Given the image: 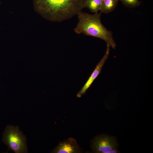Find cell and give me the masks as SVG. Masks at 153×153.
<instances>
[{
  "label": "cell",
  "instance_id": "52a82bcc",
  "mask_svg": "<svg viewBox=\"0 0 153 153\" xmlns=\"http://www.w3.org/2000/svg\"><path fill=\"white\" fill-rule=\"evenodd\" d=\"M119 0H103L100 11L101 13L108 14L116 8Z\"/></svg>",
  "mask_w": 153,
  "mask_h": 153
},
{
  "label": "cell",
  "instance_id": "7a4b0ae2",
  "mask_svg": "<svg viewBox=\"0 0 153 153\" xmlns=\"http://www.w3.org/2000/svg\"><path fill=\"white\" fill-rule=\"evenodd\" d=\"M101 14L98 12L93 14L82 11L80 12L77 15L78 22L74 31L78 34L83 33L100 38L105 41L110 47L115 49L116 44L112 33L102 23Z\"/></svg>",
  "mask_w": 153,
  "mask_h": 153
},
{
  "label": "cell",
  "instance_id": "3957f363",
  "mask_svg": "<svg viewBox=\"0 0 153 153\" xmlns=\"http://www.w3.org/2000/svg\"><path fill=\"white\" fill-rule=\"evenodd\" d=\"M2 141L16 153L28 152L26 137L17 126H7L3 134Z\"/></svg>",
  "mask_w": 153,
  "mask_h": 153
},
{
  "label": "cell",
  "instance_id": "8992f818",
  "mask_svg": "<svg viewBox=\"0 0 153 153\" xmlns=\"http://www.w3.org/2000/svg\"><path fill=\"white\" fill-rule=\"evenodd\" d=\"M81 150L76 140L73 138L61 142L53 149L52 153H80Z\"/></svg>",
  "mask_w": 153,
  "mask_h": 153
},
{
  "label": "cell",
  "instance_id": "9c48e42d",
  "mask_svg": "<svg viewBox=\"0 0 153 153\" xmlns=\"http://www.w3.org/2000/svg\"><path fill=\"white\" fill-rule=\"evenodd\" d=\"M126 7L134 8L139 6L142 1L139 0H119Z\"/></svg>",
  "mask_w": 153,
  "mask_h": 153
},
{
  "label": "cell",
  "instance_id": "ba28073f",
  "mask_svg": "<svg viewBox=\"0 0 153 153\" xmlns=\"http://www.w3.org/2000/svg\"><path fill=\"white\" fill-rule=\"evenodd\" d=\"M103 0H86L85 8L95 13L100 10Z\"/></svg>",
  "mask_w": 153,
  "mask_h": 153
},
{
  "label": "cell",
  "instance_id": "5b68a950",
  "mask_svg": "<svg viewBox=\"0 0 153 153\" xmlns=\"http://www.w3.org/2000/svg\"><path fill=\"white\" fill-rule=\"evenodd\" d=\"M110 47L109 45L107 44V49L105 55L98 63L83 86L77 94L76 95L77 97H80L86 93L87 90L100 73L103 65L109 57Z\"/></svg>",
  "mask_w": 153,
  "mask_h": 153
},
{
  "label": "cell",
  "instance_id": "277c9868",
  "mask_svg": "<svg viewBox=\"0 0 153 153\" xmlns=\"http://www.w3.org/2000/svg\"><path fill=\"white\" fill-rule=\"evenodd\" d=\"M118 143L116 138L105 134L96 136L91 141L90 147L92 152L95 153H110L117 149Z\"/></svg>",
  "mask_w": 153,
  "mask_h": 153
},
{
  "label": "cell",
  "instance_id": "6da1fadb",
  "mask_svg": "<svg viewBox=\"0 0 153 153\" xmlns=\"http://www.w3.org/2000/svg\"><path fill=\"white\" fill-rule=\"evenodd\" d=\"M86 0H33L34 9L48 21L60 22L82 11Z\"/></svg>",
  "mask_w": 153,
  "mask_h": 153
}]
</instances>
